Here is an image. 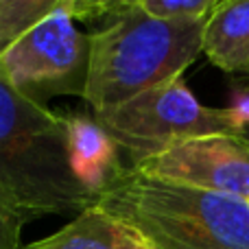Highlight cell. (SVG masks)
<instances>
[{
    "instance_id": "1",
    "label": "cell",
    "mask_w": 249,
    "mask_h": 249,
    "mask_svg": "<svg viewBox=\"0 0 249 249\" xmlns=\"http://www.w3.org/2000/svg\"><path fill=\"white\" fill-rule=\"evenodd\" d=\"M92 203L70 160L68 116L22 96L0 68V210L26 223Z\"/></svg>"
},
{
    "instance_id": "2",
    "label": "cell",
    "mask_w": 249,
    "mask_h": 249,
    "mask_svg": "<svg viewBox=\"0 0 249 249\" xmlns=\"http://www.w3.org/2000/svg\"><path fill=\"white\" fill-rule=\"evenodd\" d=\"M105 24L90 35L83 99L94 112L181 79L201 55L206 20H155L133 0L109 4Z\"/></svg>"
},
{
    "instance_id": "3",
    "label": "cell",
    "mask_w": 249,
    "mask_h": 249,
    "mask_svg": "<svg viewBox=\"0 0 249 249\" xmlns=\"http://www.w3.org/2000/svg\"><path fill=\"white\" fill-rule=\"evenodd\" d=\"M153 249H249V201L123 168L96 199Z\"/></svg>"
},
{
    "instance_id": "4",
    "label": "cell",
    "mask_w": 249,
    "mask_h": 249,
    "mask_svg": "<svg viewBox=\"0 0 249 249\" xmlns=\"http://www.w3.org/2000/svg\"><path fill=\"white\" fill-rule=\"evenodd\" d=\"M92 121L118 149L127 151L131 164H136L190 138L238 133L243 127V112L236 105L206 107L184 79H175L116 107L94 112Z\"/></svg>"
},
{
    "instance_id": "5",
    "label": "cell",
    "mask_w": 249,
    "mask_h": 249,
    "mask_svg": "<svg viewBox=\"0 0 249 249\" xmlns=\"http://www.w3.org/2000/svg\"><path fill=\"white\" fill-rule=\"evenodd\" d=\"M90 35L77 29L70 0L29 29L0 55L7 81L22 96L42 103L57 94L83 96Z\"/></svg>"
},
{
    "instance_id": "6",
    "label": "cell",
    "mask_w": 249,
    "mask_h": 249,
    "mask_svg": "<svg viewBox=\"0 0 249 249\" xmlns=\"http://www.w3.org/2000/svg\"><path fill=\"white\" fill-rule=\"evenodd\" d=\"M129 168L155 179L249 201V144L238 133L190 138Z\"/></svg>"
},
{
    "instance_id": "7",
    "label": "cell",
    "mask_w": 249,
    "mask_h": 249,
    "mask_svg": "<svg viewBox=\"0 0 249 249\" xmlns=\"http://www.w3.org/2000/svg\"><path fill=\"white\" fill-rule=\"evenodd\" d=\"M20 249H153L131 225L92 203L66 228Z\"/></svg>"
},
{
    "instance_id": "8",
    "label": "cell",
    "mask_w": 249,
    "mask_h": 249,
    "mask_svg": "<svg viewBox=\"0 0 249 249\" xmlns=\"http://www.w3.org/2000/svg\"><path fill=\"white\" fill-rule=\"evenodd\" d=\"M201 55L219 70L236 74L249 70V0H219L203 22Z\"/></svg>"
},
{
    "instance_id": "9",
    "label": "cell",
    "mask_w": 249,
    "mask_h": 249,
    "mask_svg": "<svg viewBox=\"0 0 249 249\" xmlns=\"http://www.w3.org/2000/svg\"><path fill=\"white\" fill-rule=\"evenodd\" d=\"M68 140L74 173L99 199L101 190L124 168L116 160V144L92 118L83 116H68Z\"/></svg>"
},
{
    "instance_id": "10",
    "label": "cell",
    "mask_w": 249,
    "mask_h": 249,
    "mask_svg": "<svg viewBox=\"0 0 249 249\" xmlns=\"http://www.w3.org/2000/svg\"><path fill=\"white\" fill-rule=\"evenodd\" d=\"M61 4L64 0H0V55Z\"/></svg>"
},
{
    "instance_id": "11",
    "label": "cell",
    "mask_w": 249,
    "mask_h": 249,
    "mask_svg": "<svg viewBox=\"0 0 249 249\" xmlns=\"http://www.w3.org/2000/svg\"><path fill=\"white\" fill-rule=\"evenodd\" d=\"M219 0H133L140 13L155 20H206Z\"/></svg>"
},
{
    "instance_id": "12",
    "label": "cell",
    "mask_w": 249,
    "mask_h": 249,
    "mask_svg": "<svg viewBox=\"0 0 249 249\" xmlns=\"http://www.w3.org/2000/svg\"><path fill=\"white\" fill-rule=\"evenodd\" d=\"M22 225L18 219L9 216L0 210V249H20L22 243Z\"/></svg>"
},
{
    "instance_id": "13",
    "label": "cell",
    "mask_w": 249,
    "mask_h": 249,
    "mask_svg": "<svg viewBox=\"0 0 249 249\" xmlns=\"http://www.w3.org/2000/svg\"><path fill=\"white\" fill-rule=\"evenodd\" d=\"M236 107L243 112V127H241V131H238V136L249 144V107H241V105H236Z\"/></svg>"
}]
</instances>
